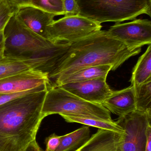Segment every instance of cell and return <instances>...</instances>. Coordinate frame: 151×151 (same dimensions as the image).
Returning <instances> with one entry per match:
<instances>
[{"mask_svg": "<svg viewBox=\"0 0 151 151\" xmlns=\"http://www.w3.org/2000/svg\"><path fill=\"white\" fill-rule=\"evenodd\" d=\"M141 50L142 48H129L110 36L107 31L101 30L71 43L67 52L48 76L51 87H55L66 77L87 67L111 65L115 70Z\"/></svg>", "mask_w": 151, "mask_h": 151, "instance_id": "6da1fadb", "label": "cell"}, {"mask_svg": "<svg viewBox=\"0 0 151 151\" xmlns=\"http://www.w3.org/2000/svg\"><path fill=\"white\" fill-rule=\"evenodd\" d=\"M47 91L29 93L0 106V151H22L36 139Z\"/></svg>", "mask_w": 151, "mask_h": 151, "instance_id": "7a4b0ae2", "label": "cell"}, {"mask_svg": "<svg viewBox=\"0 0 151 151\" xmlns=\"http://www.w3.org/2000/svg\"><path fill=\"white\" fill-rule=\"evenodd\" d=\"M80 15L101 24L134 20L145 14L151 17V0H77Z\"/></svg>", "mask_w": 151, "mask_h": 151, "instance_id": "3957f363", "label": "cell"}, {"mask_svg": "<svg viewBox=\"0 0 151 151\" xmlns=\"http://www.w3.org/2000/svg\"><path fill=\"white\" fill-rule=\"evenodd\" d=\"M4 56L45 59L58 42L46 40L12 15L4 29Z\"/></svg>", "mask_w": 151, "mask_h": 151, "instance_id": "277c9868", "label": "cell"}, {"mask_svg": "<svg viewBox=\"0 0 151 151\" xmlns=\"http://www.w3.org/2000/svg\"><path fill=\"white\" fill-rule=\"evenodd\" d=\"M42 114L44 118L51 114H58L81 115L113 121L110 111L101 104L85 101L59 86L48 90Z\"/></svg>", "mask_w": 151, "mask_h": 151, "instance_id": "5b68a950", "label": "cell"}, {"mask_svg": "<svg viewBox=\"0 0 151 151\" xmlns=\"http://www.w3.org/2000/svg\"><path fill=\"white\" fill-rule=\"evenodd\" d=\"M102 27L101 24L80 15L64 17L48 26V40L72 43L101 31Z\"/></svg>", "mask_w": 151, "mask_h": 151, "instance_id": "8992f818", "label": "cell"}, {"mask_svg": "<svg viewBox=\"0 0 151 151\" xmlns=\"http://www.w3.org/2000/svg\"><path fill=\"white\" fill-rule=\"evenodd\" d=\"M151 111L135 110L119 117L115 122L125 130L122 151H144L148 128L151 126Z\"/></svg>", "mask_w": 151, "mask_h": 151, "instance_id": "52a82bcc", "label": "cell"}, {"mask_svg": "<svg viewBox=\"0 0 151 151\" xmlns=\"http://www.w3.org/2000/svg\"><path fill=\"white\" fill-rule=\"evenodd\" d=\"M108 34L131 49L151 44V22L135 19L129 23H116L108 30Z\"/></svg>", "mask_w": 151, "mask_h": 151, "instance_id": "ba28073f", "label": "cell"}, {"mask_svg": "<svg viewBox=\"0 0 151 151\" xmlns=\"http://www.w3.org/2000/svg\"><path fill=\"white\" fill-rule=\"evenodd\" d=\"M59 87L85 101L101 104L113 92L106 83V77L66 83Z\"/></svg>", "mask_w": 151, "mask_h": 151, "instance_id": "9c48e42d", "label": "cell"}, {"mask_svg": "<svg viewBox=\"0 0 151 151\" xmlns=\"http://www.w3.org/2000/svg\"><path fill=\"white\" fill-rule=\"evenodd\" d=\"M45 84L51 88L48 74L39 70H33L1 79L0 93L23 92Z\"/></svg>", "mask_w": 151, "mask_h": 151, "instance_id": "30bf717a", "label": "cell"}, {"mask_svg": "<svg viewBox=\"0 0 151 151\" xmlns=\"http://www.w3.org/2000/svg\"><path fill=\"white\" fill-rule=\"evenodd\" d=\"M15 15L18 20L25 26L48 40L47 27L54 21L55 15L33 6L20 8L16 12Z\"/></svg>", "mask_w": 151, "mask_h": 151, "instance_id": "8fae6325", "label": "cell"}, {"mask_svg": "<svg viewBox=\"0 0 151 151\" xmlns=\"http://www.w3.org/2000/svg\"><path fill=\"white\" fill-rule=\"evenodd\" d=\"M124 136L98 129L84 145L74 151H122Z\"/></svg>", "mask_w": 151, "mask_h": 151, "instance_id": "7c38bea8", "label": "cell"}, {"mask_svg": "<svg viewBox=\"0 0 151 151\" xmlns=\"http://www.w3.org/2000/svg\"><path fill=\"white\" fill-rule=\"evenodd\" d=\"M102 105L119 117L137 110L134 87L131 85L121 90L113 91Z\"/></svg>", "mask_w": 151, "mask_h": 151, "instance_id": "4fadbf2b", "label": "cell"}, {"mask_svg": "<svg viewBox=\"0 0 151 151\" xmlns=\"http://www.w3.org/2000/svg\"><path fill=\"white\" fill-rule=\"evenodd\" d=\"M46 62L41 58H24L4 56L0 59V80L25 72L42 71Z\"/></svg>", "mask_w": 151, "mask_h": 151, "instance_id": "5bb4252c", "label": "cell"}, {"mask_svg": "<svg viewBox=\"0 0 151 151\" xmlns=\"http://www.w3.org/2000/svg\"><path fill=\"white\" fill-rule=\"evenodd\" d=\"M113 68L111 65H101L84 68L66 77L58 83L55 87L66 83L85 81L100 77H107L109 72L113 70Z\"/></svg>", "mask_w": 151, "mask_h": 151, "instance_id": "9a60e30c", "label": "cell"}, {"mask_svg": "<svg viewBox=\"0 0 151 151\" xmlns=\"http://www.w3.org/2000/svg\"><path fill=\"white\" fill-rule=\"evenodd\" d=\"M69 123H77L83 124L88 127L97 128L100 129H105L113 131L115 133L126 135V132L123 128L115 122L108 121L98 118L81 115H60Z\"/></svg>", "mask_w": 151, "mask_h": 151, "instance_id": "2e32d148", "label": "cell"}, {"mask_svg": "<svg viewBox=\"0 0 151 151\" xmlns=\"http://www.w3.org/2000/svg\"><path fill=\"white\" fill-rule=\"evenodd\" d=\"M90 127L86 126L61 136L60 144L56 151L76 150L90 139Z\"/></svg>", "mask_w": 151, "mask_h": 151, "instance_id": "e0dca14e", "label": "cell"}, {"mask_svg": "<svg viewBox=\"0 0 151 151\" xmlns=\"http://www.w3.org/2000/svg\"><path fill=\"white\" fill-rule=\"evenodd\" d=\"M151 78V45L138 59L132 71L131 85L137 87Z\"/></svg>", "mask_w": 151, "mask_h": 151, "instance_id": "ac0fdd59", "label": "cell"}, {"mask_svg": "<svg viewBox=\"0 0 151 151\" xmlns=\"http://www.w3.org/2000/svg\"><path fill=\"white\" fill-rule=\"evenodd\" d=\"M134 87L136 110L141 111H151V78L143 84Z\"/></svg>", "mask_w": 151, "mask_h": 151, "instance_id": "d6986e66", "label": "cell"}, {"mask_svg": "<svg viewBox=\"0 0 151 151\" xmlns=\"http://www.w3.org/2000/svg\"><path fill=\"white\" fill-rule=\"evenodd\" d=\"M32 5L55 16L64 15L63 0H31Z\"/></svg>", "mask_w": 151, "mask_h": 151, "instance_id": "ffe728a7", "label": "cell"}, {"mask_svg": "<svg viewBox=\"0 0 151 151\" xmlns=\"http://www.w3.org/2000/svg\"><path fill=\"white\" fill-rule=\"evenodd\" d=\"M17 11L9 6L6 0L0 1V32L4 30L10 18Z\"/></svg>", "mask_w": 151, "mask_h": 151, "instance_id": "44dd1931", "label": "cell"}, {"mask_svg": "<svg viewBox=\"0 0 151 151\" xmlns=\"http://www.w3.org/2000/svg\"><path fill=\"white\" fill-rule=\"evenodd\" d=\"M50 88V87L48 85L45 84V85H42V86L35 88L33 89L29 90L23 91V92L14 93H0V106L12 100V99L20 97L22 96L29 94V93H33V92L41 91L46 90H48Z\"/></svg>", "mask_w": 151, "mask_h": 151, "instance_id": "7402d4cb", "label": "cell"}, {"mask_svg": "<svg viewBox=\"0 0 151 151\" xmlns=\"http://www.w3.org/2000/svg\"><path fill=\"white\" fill-rule=\"evenodd\" d=\"M64 17L80 15V10L76 0H63Z\"/></svg>", "mask_w": 151, "mask_h": 151, "instance_id": "603a6c76", "label": "cell"}, {"mask_svg": "<svg viewBox=\"0 0 151 151\" xmlns=\"http://www.w3.org/2000/svg\"><path fill=\"white\" fill-rule=\"evenodd\" d=\"M61 136L52 134L47 137L45 140L46 150L45 151H56L61 142Z\"/></svg>", "mask_w": 151, "mask_h": 151, "instance_id": "cb8c5ba5", "label": "cell"}, {"mask_svg": "<svg viewBox=\"0 0 151 151\" xmlns=\"http://www.w3.org/2000/svg\"><path fill=\"white\" fill-rule=\"evenodd\" d=\"M10 7L17 11L26 6H32L31 0H6Z\"/></svg>", "mask_w": 151, "mask_h": 151, "instance_id": "d4e9b609", "label": "cell"}, {"mask_svg": "<svg viewBox=\"0 0 151 151\" xmlns=\"http://www.w3.org/2000/svg\"><path fill=\"white\" fill-rule=\"evenodd\" d=\"M22 151H45L43 150L35 139L29 144Z\"/></svg>", "mask_w": 151, "mask_h": 151, "instance_id": "484cf974", "label": "cell"}, {"mask_svg": "<svg viewBox=\"0 0 151 151\" xmlns=\"http://www.w3.org/2000/svg\"><path fill=\"white\" fill-rule=\"evenodd\" d=\"M4 30L0 32V59L4 56Z\"/></svg>", "mask_w": 151, "mask_h": 151, "instance_id": "4316f807", "label": "cell"}, {"mask_svg": "<svg viewBox=\"0 0 151 151\" xmlns=\"http://www.w3.org/2000/svg\"><path fill=\"white\" fill-rule=\"evenodd\" d=\"M151 151V126L148 128L145 151Z\"/></svg>", "mask_w": 151, "mask_h": 151, "instance_id": "83f0119b", "label": "cell"}, {"mask_svg": "<svg viewBox=\"0 0 151 151\" xmlns=\"http://www.w3.org/2000/svg\"><path fill=\"white\" fill-rule=\"evenodd\" d=\"M0 1H1V0H0Z\"/></svg>", "mask_w": 151, "mask_h": 151, "instance_id": "f1b7e54d", "label": "cell"}]
</instances>
